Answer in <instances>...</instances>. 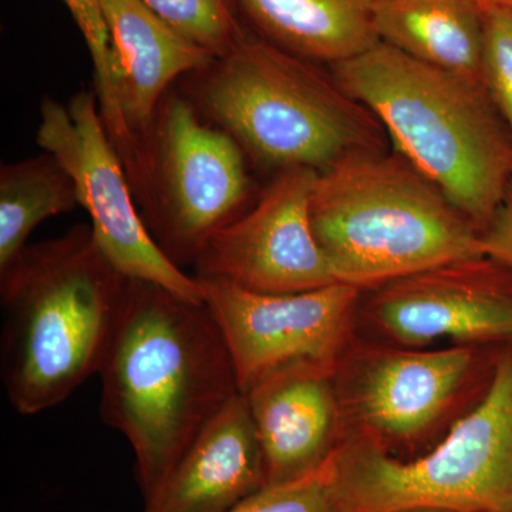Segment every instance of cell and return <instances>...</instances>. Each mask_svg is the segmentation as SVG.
Here are the masks:
<instances>
[{"mask_svg": "<svg viewBox=\"0 0 512 512\" xmlns=\"http://www.w3.org/2000/svg\"><path fill=\"white\" fill-rule=\"evenodd\" d=\"M99 376L101 419L133 448L144 501L241 393L227 342L205 302L134 279Z\"/></svg>", "mask_w": 512, "mask_h": 512, "instance_id": "cell-1", "label": "cell"}, {"mask_svg": "<svg viewBox=\"0 0 512 512\" xmlns=\"http://www.w3.org/2000/svg\"><path fill=\"white\" fill-rule=\"evenodd\" d=\"M128 281L87 225L28 245L0 274V375L16 412H45L99 375Z\"/></svg>", "mask_w": 512, "mask_h": 512, "instance_id": "cell-2", "label": "cell"}, {"mask_svg": "<svg viewBox=\"0 0 512 512\" xmlns=\"http://www.w3.org/2000/svg\"><path fill=\"white\" fill-rule=\"evenodd\" d=\"M332 67L404 160L483 232L512 183V136L487 90L383 42Z\"/></svg>", "mask_w": 512, "mask_h": 512, "instance_id": "cell-3", "label": "cell"}, {"mask_svg": "<svg viewBox=\"0 0 512 512\" xmlns=\"http://www.w3.org/2000/svg\"><path fill=\"white\" fill-rule=\"evenodd\" d=\"M311 224L336 281L362 292L485 256L481 232L403 157L356 154L320 173Z\"/></svg>", "mask_w": 512, "mask_h": 512, "instance_id": "cell-4", "label": "cell"}, {"mask_svg": "<svg viewBox=\"0 0 512 512\" xmlns=\"http://www.w3.org/2000/svg\"><path fill=\"white\" fill-rule=\"evenodd\" d=\"M306 59L238 35L195 84L201 110L266 167L323 173L356 154L380 153L375 114Z\"/></svg>", "mask_w": 512, "mask_h": 512, "instance_id": "cell-5", "label": "cell"}, {"mask_svg": "<svg viewBox=\"0 0 512 512\" xmlns=\"http://www.w3.org/2000/svg\"><path fill=\"white\" fill-rule=\"evenodd\" d=\"M328 471L340 512H511L512 343L495 355L480 400L429 451L402 460L345 437Z\"/></svg>", "mask_w": 512, "mask_h": 512, "instance_id": "cell-6", "label": "cell"}, {"mask_svg": "<svg viewBox=\"0 0 512 512\" xmlns=\"http://www.w3.org/2000/svg\"><path fill=\"white\" fill-rule=\"evenodd\" d=\"M494 360L478 346L414 349L353 340L336 366L343 439L372 441L402 460L421 456L480 400Z\"/></svg>", "mask_w": 512, "mask_h": 512, "instance_id": "cell-7", "label": "cell"}, {"mask_svg": "<svg viewBox=\"0 0 512 512\" xmlns=\"http://www.w3.org/2000/svg\"><path fill=\"white\" fill-rule=\"evenodd\" d=\"M244 150L227 131L205 126L192 101L167 94L148 143L144 207L151 235L175 265L195 264L207 242L244 211Z\"/></svg>", "mask_w": 512, "mask_h": 512, "instance_id": "cell-8", "label": "cell"}, {"mask_svg": "<svg viewBox=\"0 0 512 512\" xmlns=\"http://www.w3.org/2000/svg\"><path fill=\"white\" fill-rule=\"evenodd\" d=\"M36 141L72 177L94 241L120 274L204 303L200 282L164 254L137 211L130 178L101 119L96 94L77 93L67 106L43 100Z\"/></svg>", "mask_w": 512, "mask_h": 512, "instance_id": "cell-9", "label": "cell"}, {"mask_svg": "<svg viewBox=\"0 0 512 512\" xmlns=\"http://www.w3.org/2000/svg\"><path fill=\"white\" fill-rule=\"evenodd\" d=\"M197 281L227 342L241 393L298 363L336 367L352 345L363 293L356 286L336 282L272 295L218 279Z\"/></svg>", "mask_w": 512, "mask_h": 512, "instance_id": "cell-10", "label": "cell"}, {"mask_svg": "<svg viewBox=\"0 0 512 512\" xmlns=\"http://www.w3.org/2000/svg\"><path fill=\"white\" fill-rule=\"evenodd\" d=\"M318 175L302 167L281 171L251 210L207 242L195 261V278L272 295L336 284L312 231L311 198Z\"/></svg>", "mask_w": 512, "mask_h": 512, "instance_id": "cell-11", "label": "cell"}, {"mask_svg": "<svg viewBox=\"0 0 512 512\" xmlns=\"http://www.w3.org/2000/svg\"><path fill=\"white\" fill-rule=\"evenodd\" d=\"M363 316L403 348L439 340L453 346L512 343V271L493 259H467L404 276L370 291Z\"/></svg>", "mask_w": 512, "mask_h": 512, "instance_id": "cell-12", "label": "cell"}, {"mask_svg": "<svg viewBox=\"0 0 512 512\" xmlns=\"http://www.w3.org/2000/svg\"><path fill=\"white\" fill-rule=\"evenodd\" d=\"M242 394L264 451L268 485L312 476L342 443L336 367L320 363L284 367Z\"/></svg>", "mask_w": 512, "mask_h": 512, "instance_id": "cell-13", "label": "cell"}, {"mask_svg": "<svg viewBox=\"0 0 512 512\" xmlns=\"http://www.w3.org/2000/svg\"><path fill=\"white\" fill-rule=\"evenodd\" d=\"M109 30L113 76L121 113L146 151L154 119L168 87L217 59L178 32L144 0H99Z\"/></svg>", "mask_w": 512, "mask_h": 512, "instance_id": "cell-14", "label": "cell"}, {"mask_svg": "<svg viewBox=\"0 0 512 512\" xmlns=\"http://www.w3.org/2000/svg\"><path fill=\"white\" fill-rule=\"evenodd\" d=\"M268 485L247 397L239 393L205 426L144 512H228Z\"/></svg>", "mask_w": 512, "mask_h": 512, "instance_id": "cell-15", "label": "cell"}, {"mask_svg": "<svg viewBox=\"0 0 512 512\" xmlns=\"http://www.w3.org/2000/svg\"><path fill=\"white\" fill-rule=\"evenodd\" d=\"M375 28L380 42L484 87L480 0H376Z\"/></svg>", "mask_w": 512, "mask_h": 512, "instance_id": "cell-16", "label": "cell"}, {"mask_svg": "<svg viewBox=\"0 0 512 512\" xmlns=\"http://www.w3.org/2000/svg\"><path fill=\"white\" fill-rule=\"evenodd\" d=\"M268 42L308 60L336 64L380 42L376 0H235Z\"/></svg>", "mask_w": 512, "mask_h": 512, "instance_id": "cell-17", "label": "cell"}, {"mask_svg": "<svg viewBox=\"0 0 512 512\" xmlns=\"http://www.w3.org/2000/svg\"><path fill=\"white\" fill-rule=\"evenodd\" d=\"M79 207L72 177L52 154L2 165L0 170V274L28 247L47 218Z\"/></svg>", "mask_w": 512, "mask_h": 512, "instance_id": "cell-18", "label": "cell"}, {"mask_svg": "<svg viewBox=\"0 0 512 512\" xmlns=\"http://www.w3.org/2000/svg\"><path fill=\"white\" fill-rule=\"evenodd\" d=\"M77 28L80 29L93 60L94 83L101 119L104 121L111 143L120 153H130L136 147V138L128 128L119 100L113 76V52L109 30L104 22L99 0H62Z\"/></svg>", "mask_w": 512, "mask_h": 512, "instance_id": "cell-19", "label": "cell"}, {"mask_svg": "<svg viewBox=\"0 0 512 512\" xmlns=\"http://www.w3.org/2000/svg\"><path fill=\"white\" fill-rule=\"evenodd\" d=\"M178 32L224 55L239 35L228 0H144Z\"/></svg>", "mask_w": 512, "mask_h": 512, "instance_id": "cell-20", "label": "cell"}, {"mask_svg": "<svg viewBox=\"0 0 512 512\" xmlns=\"http://www.w3.org/2000/svg\"><path fill=\"white\" fill-rule=\"evenodd\" d=\"M483 83L512 136V10L483 6Z\"/></svg>", "mask_w": 512, "mask_h": 512, "instance_id": "cell-21", "label": "cell"}, {"mask_svg": "<svg viewBox=\"0 0 512 512\" xmlns=\"http://www.w3.org/2000/svg\"><path fill=\"white\" fill-rule=\"evenodd\" d=\"M329 463V461H328ZM228 512H340L329 481L328 464L312 476L268 485Z\"/></svg>", "mask_w": 512, "mask_h": 512, "instance_id": "cell-22", "label": "cell"}, {"mask_svg": "<svg viewBox=\"0 0 512 512\" xmlns=\"http://www.w3.org/2000/svg\"><path fill=\"white\" fill-rule=\"evenodd\" d=\"M484 255L512 271V183L487 227L481 232Z\"/></svg>", "mask_w": 512, "mask_h": 512, "instance_id": "cell-23", "label": "cell"}, {"mask_svg": "<svg viewBox=\"0 0 512 512\" xmlns=\"http://www.w3.org/2000/svg\"><path fill=\"white\" fill-rule=\"evenodd\" d=\"M481 5H493L501 6V8H507L512 10V0H480Z\"/></svg>", "mask_w": 512, "mask_h": 512, "instance_id": "cell-24", "label": "cell"}, {"mask_svg": "<svg viewBox=\"0 0 512 512\" xmlns=\"http://www.w3.org/2000/svg\"><path fill=\"white\" fill-rule=\"evenodd\" d=\"M392 512H450L443 510H434V508H407V510H397Z\"/></svg>", "mask_w": 512, "mask_h": 512, "instance_id": "cell-25", "label": "cell"}, {"mask_svg": "<svg viewBox=\"0 0 512 512\" xmlns=\"http://www.w3.org/2000/svg\"><path fill=\"white\" fill-rule=\"evenodd\" d=\"M512 512V511H511Z\"/></svg>", "mask_w": 512, "mask_h": 512, "instance_id": "cell-26", "label": "cell"}]
</instances>
